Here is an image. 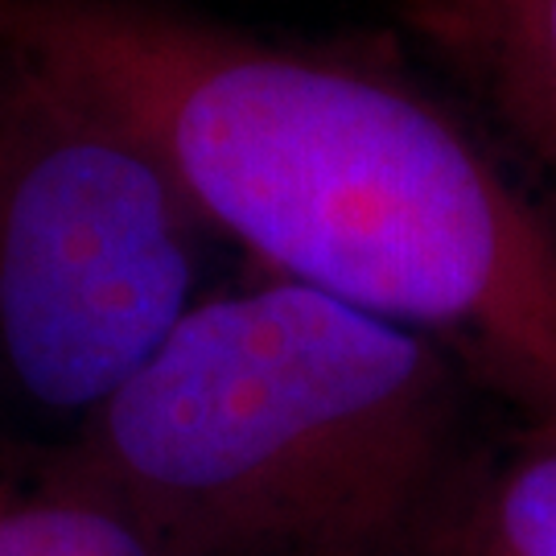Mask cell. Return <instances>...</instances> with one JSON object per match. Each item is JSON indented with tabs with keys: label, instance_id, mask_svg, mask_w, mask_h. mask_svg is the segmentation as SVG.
<instances>
[{
	"label": "cell",
	"instance_id": "obj_1",
	"mask_svg": "<svg viewBox=\"0 0 556 556\" xmlns=\"http://www.w3.org/2000/svg\"><path fill=\"white\" fill-rule=\"evenodd\" d=\"M0 59L149 140L285 280L556 417V219L417 87L165 0H0Z\"/></svg>",
	"mask_w": 556,
	"mask_h": 556
},
{
	"label": "cell",
	"instance_id": "obj_2",
	"mask_svg": "<svg viewBox=\"0 0 556 556\" xmlns=\"http://www.w3.org/2000/svg\"><path fill=\"white\" fill-rule=\"evenodd\" d=\"M438 342L277 280L194 301L46 475L157 556H383L457 438Z\"/></svg>",
	"mask_w": 556,
	"mask_h": 556
},
{
	"label": "cell",
	"instance_id": "obj_3",
	"mask_svg": "<svg viewBox=\"0 0 556 556\" xmlns=\"http://www.w3.org/2000/svg\"><path fill=\"white\" fill-rule=\"evenodd\" d=\"M202 215L103 108L0 59V383L79 417L194 309Z\"/></svg>",
	"mask_w": 556,
	"mask_h": 556
},
{
	"label": "cell",
	"instance_id": "obj_4",
	"mask_svg": "<svg viewBox=\"0 0 556 556\" xmlns=\"http://www.w3.org/2000/svg\"><path fill=\"white\" fill-rule=\"evenodd\" d=\"M470 54L507 128L556 178V0H491Z\"/></svg>",
	"mask_w": 556,
	"mask_h": 556
},
{
	"label": "cell",
	"instance_id": "obj_5",
	"mask_svg": "<svg viewBox=\"0 0 556 556\" xmlns=\"http://www.w3.org/2000/svg\"><path fill=\"white\" fill-rule=\"evenodd\" d=\"M445 556H556V417L519 433Z\"/></svg>",
	"mask_w": 556,
	"mask_h": 556
},
{
	"label": "cell",
	"instance_id": "obj_6",
	"mask_svg": "<svg viewBox=\"0 0 556 556\" xmlns=\"http://www.w3.org/2000/svg\"><path fill=\"white\" fill-rule=\"evenodd\" d=\"M0 556H157L144 540L96 507L91 498L59 486L41 466L34 478L13 475L0 457Z\"/></svg>",
	"mask_w": 556,
	"mask_h": 556
},
{
	"label": "cell",
	"instance_id": "obj_7",
	"mask_svg": "<svg viewBox=\"0 0 556 556\" xmlns=\"http://www.w3.org/2000/svg\"><path fill=\"white\" fill-rule=\"evenodd\" d=\"M417 4L425 9V17H429V25L438 29L441 38H450L454 46L470 50L491 0H417Z\"/></svg>",
	"mask_w": 556,
	"mask_h": 556
}]
</instances>
